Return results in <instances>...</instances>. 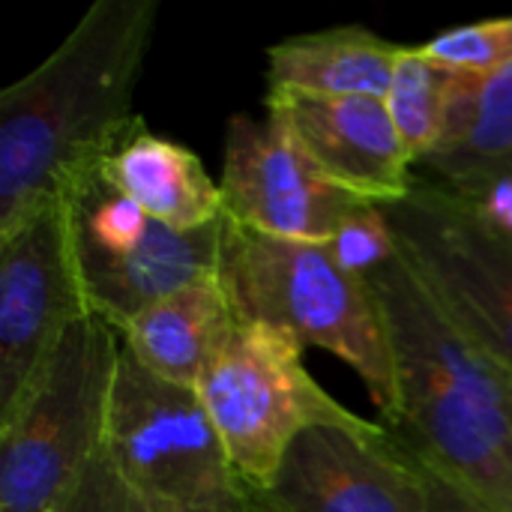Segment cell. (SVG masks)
I'll return each mask as SVG.
<instances>
[{
    "mask_svg": "<svg viewBox=\"0 0 512 512\" xmlns=\"http://www.w3.org/2000/svg\"><path fill=\"white\" fill-rule=\"evenodd\" d=\"M255 512H429L420 459L384 423L312 426L288 450Z\"/></svg>",
    "mask_w": 512,
    "mask_h": 512,
    "instance_id": "30bf717a",
    "label": "cell"
},
{
    "mask_svg": "<svg viewBox=\"0 0 512 512\" xmlns=\"http://www.w3.org/2000/svg\"><path fill=\"white\" fill-rule=\"evenodd\" d=\"M303 345L267 324L240 321L201 375V399L249 492L273 486L291 444L312 426H363L306 369Z\"/></svg>",
    "mask_w": 512,
    "mask_h": 512,
    "instance_id": "5b68a950",
    "label": "cell"
},
{
    "mask_svg": "<svg viewBox=\"0 0 512 512\" xmlns=\"http://www.w3.org/2000/svg\"><path fill=\"white\" fill-rule=\"evenodd\" d=\"M219 189L228 222L303 243H330L342 219L360 204L318 174L273 111L228 120Z\"/></svg>",
    "mask_w": 512,
    "mask_h": 512,
    "instance_id": "8fae6325",
    "label": "cell"
},
{
    "mask_svg": "<svg viewBox=\"0 0 512 512\" xmlns=\"http://www.w3.org/2000/svg\"><path fill=\"white\" fill-rule=\"evenodd\" d=\"M327 249L336 255V261L354 273L357 279L369 282L378 273H384L390 264L402 258L399 234L390 222L387 207L360 201L336 228Z\"/></svg>",
    "mask_w": 512,
    "mask_h": 512,
    "instance_id": "d6986e66",
    "label": "cell"
},
{
    "mask_svg": "<svg viewBox=\"0 0 512 512\" xmlns=\"http://www.w3.org/2000/svg\"><path fill=\"white\" fill-rule=\"evenodd\" d=\"M462 198L477 210V216L489 228H495L498 234L512 240V174H498V177L480 183L477 189L465 192Z\"/></svg>",
    "mask_w": 512,
    "mask_h": 512,
    "instance_id": "44dd1931",
    "label": "cell"
},
{
    "mask_svg": "<svg viewBox=\"0 0 512 512\" xmlns=\"http://www.w3.org/2000/svg\"><path fill=\"white\" fill-rule=\"evenodd\" d=\"M105 447L150 512H255L195 390L150 375L126 348Z\"/></svg>",
    "mask_w": 512,
    "mask_h": 512,
    "instance_id": "8992f818",
    "label": "cell"
},
{
    "mask_svg": "<svg viewBox=\"0 0 512 512\" xmlns=\"http://www.w3.org/2000/svg\"><path fill=\"white\" fill-rule=\"evenodd\" d=\"M87 315L66 204L57 198L0 234V420Z\"/></svg>",
    "mask_w": 512,
    "mask_h": 512,
    "instance_id": "9c48e42d",
    "label": "cell"
},
{
    "mask_svg": "<svg viewBox=\"0 0 512 512\" xmlns=\"http://www.w3.org/2000/svg\"><path fill=\"white\" fill-rule=\"evenodd\" d=\"M219 279L240 321L276 327L303 348H321L354 369L384 426L396 429L399 369L381 303L327 243L282 240L225 219Z\"/></svg>",
    "mask_w": 512,
    "mask_h": 512,
    "instance_id": "3957f363",
    "label": "cell"
},
{
    "mask_svg": "<svg viewBox=\"0 0 512 512\" xmlns=\"http://www.w3.org/2000/svg\"><path fill=\"white\" fill-rule=\"evenodd\" d=\"M264 105L285 120L300 150L339 192L378 207H396L411 195L414 162L384 99L267 93Z\"/></svg>",
    "mask_w": 512,
    "mask_h": 512,
    "instance_id": "7c38bea8",
    "label": "cell"
},
{
    "mask_svg": "<svg viewBox=\"0 0 512 512\" xmlns=\"http://www.w3.org/2000/svg\"><path fill=\"white\" fill-rule=\"evenodd\" d=\"M240 324L219 270L162 297L120 327L123 348L156 378L195 390Z\"/></svg>",
    "mask_w": 512,
    "mask_h": 512,
    "instance_id": "5bb4252c",
    "label": "cell"
},
{
    "mask_svg": "<svg viewBox=\"0 0 512 512\" xmlns=\"http://www.w3.org/2000/svg\"><path fill=\"white\" fill-rule=\"evenodd\" d=\"M402 252L441 306L512 375V240L450 186L417 177L387 207Z\"/></svg>",
    "mask_w": 512,
    "mask_h": 512,
    "instance_id": "ba28073f",
    "label": "cell"
},
{
    "mask_svg": "<svg viewBox=\"0 0 512 512\" xmlns=\"http://www.w3.org/2000/svg\"><path fill=\"white\" fill-rule=\"evenodd\" d=\"M420 48L465 78L498 75L512 66V15L450 27Z\"/></svg>",
    "mask_w": 512,
    "mask_h": 512,
    "instance_id": "ac0fdd59",
    "label": "cell"
},
{
    "mask_svg": "<svg viewBox=\"0 0 512 512\" xmlns=\"http://www.w3.org/2000/svg\"><path fill=\"white\" fill-rule=\"evenodd\" d=\"M402 45L363 27H327L267 48V93L384 99Z\"/></svg>",
    "mask_w": 512,
    "mask_h": 512,
    "instance_id": "9a60e30c",
    "label": "cell"
},
{
    "mask_svg": "<svg viewBox=\"0 0 512 512\" xmlns=\"http://www.w3.org/2000/svg\"><path fill=\"white\" fill-rule=\"evenodd\" d=\"M57 512H150L141 498L129 489V483L123 480V474L117 471L108 447H102L90 465L84 468V474L78 477V483L72 486V492L63 498Z\"/></svg>",
    "mask_w": 512,
    "mask_h": 512,
    "instance_id": "ffe728a7",
    "label": "cell"
},
{
    "mask_svg": "<svg viewBox=\"0 0 512 512\" xmlns=\"http://www.w3.org/2000/svg\"><path fill=\"white\" fill-rule=\"evenodd\" d=\"M420 465H423L426 486H429V512H486L471 495H465L453 480H447L441 471H435L423 459H420Z\"/></svg>",
    "mask_w": 512,
    "mask_h": 512,
    "instance_id": "7402d4cb",
    "label": "cell"
},
{
    "mask_svg": "<svg viewBox=\"0 0 512 512\" xmlns=\"http://www.w3.org/2000/svg\"><path fill=\"white\" fill-rule=\"evenodd\" d=\"M423 168L459 195L512 174V66L489 78H459L444 138Z\"/></svg>",
    "mask_w": 512,
    "mask_h": 512,
    "instance_id": "2e32d148",
    "label": "cell"
},
{
    "mask_svg": "<svg viewBox=\"0 0 512 512\" xmlns=\"http://www.w3.org/2000/svg\"><path fill=\"white\" fill-rule=\"evenodd\" d=\"M396 354V432L486 512H512V375L402 258L369 279Z\"/></svg>",
    "mask_w": 512,
    "mask_h": 512,
    "instance_id": "7a4b0ae2",
    "label": "cell"
},
{
    "mask_svg": "<svg viewBox=\"0 0 512 512\" xmlns=\"http://www.w3.org/2000/svg\"><path fill=\"white\" fill-rule=\"evenodd\" d=\"M60 198L87 306L117 333L147 306L219 270L225 222L174 231L120 195L99 165L81 171Z\"/></svg>",
    "mask_w": 512,
    "mask_h": 512,
    "instance_id": "52a82bcc",
    "label": "cell"
},
{
    "mask_svg": "<svg viewBox=\"0 0 512 512\" xmlns=\"http://www.w3.org/2000/svg\"><path fill=\"white\" fill-rule=\"evenodd\" d=\"M459 78V72L432 60L420 45H402L384 102L414 168L423 165L441 144Z\"/></svg>",
    "mask_w": 512,
    "mask_h": 512,
    "instance_id": "e0dca14e",
    "label": "cell"
},
{
    "mask_svg": "<svg viewBox=\"0 0 512 512\" xmlns=\"http://www.w3.org/2000/svg\"><path fill=\"white\" fill-rule=\"evenodd\" d=\"M123 339L75 321L24 399L0 420V512H57L108 441Z\"/></svg>",
    "mask_w": 512,
    "mask_h": 512,
    "instance_id": "277c9868",
    "label": "cell"
},
{
    "mask_svg": "<svg viewBox=\"0 0 512 512\" xmlns=\"http://www.w3.org/2000/svg\"><path fill=\"white\" fill-rule=\"evenodd\" d=\"M102 177L150 219L174 231H198L225 222L219 183L189 147L150 132L141 117L99 162Z\"/></svg>",
    "mask_w": 512,
    "mask_h": 512,
    "instance_id": "4fadbf2b",
    "label": "cell"
},
{
    "mask_svg": "<svg viewBox=\"0 0 512 512\" xmlns=\"http://www.w3.org/2000/svg\"><path fill=\"white\" fill-rule=\"evenodd\" d=\"M159 0H96L69 36L0 93V234L57 201L132 126Z\"/></svg>",
    "mask_w": 512,
    "mask_h": 512,
    "instance_id": "6da1fadb",
    "label": "cell"
}]
</instances>
